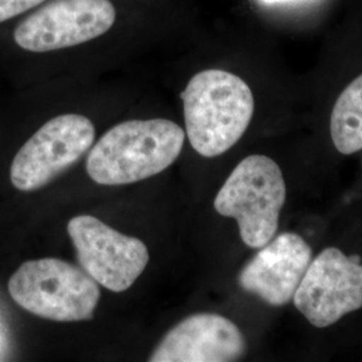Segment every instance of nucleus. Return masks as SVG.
Wrapping results in <instances>:
<instances>
[{
	"instance_id": "39448f33",
	"label": "nucleus",
	"mask_w": 362,
	"mask_h": 362,
	"mask_svg": "<svg viewBox=\"0 0 362 362\" xmlns=\"http://www.w3.org/2000/svg\"><path fill=\"white\" fill-rule=\"evenodd\" d=\"M95 128L88 117L62 115L47 121L13 157L10 177L22 192L43 188L91 148Z\"/></svg>"
},
{
	"instance_id": "9b49d317",
	"label": "nucleus",
	"mask_w": 362,
	"mask_h": 362,
	"mask_svg": "<svg viewBox=\"0 0 362 362\" xmlns=\"http://www.w3.org/2000/svg\"><path fill=\"white\" fill-rule=\"evenodd\" d=\"M330 134L337 151L351 155L362 149V74L341 93L330 116Z\"/></svg>"
},
{
	"instance_id": "1a4fd4ad",
	"label": "nucleus",
	"mask_w": 362,
	"mask_h": 362,
	"mask_svg": "<svg viewBox=\"0 0 362 362\" xmlns=\"http://www.w3.org/2000/svg\"><path fill=\"white\" fill-rule=\"evenodd\" d=\"M311 259L313 250L302 236L281 233L243 267L239 285L270 306H284L293 300Z\"/></svg>"
},
{
	"instance_id": "ddd939ff",
	"label": "nucleus",
	"mask_w": 362,
	"mask_h": 362,
	"mask_svg": "<svg viewBox=\"0 0 362 362\" xmlns=\"http://www.w3.org/2000/svg\"><path fill=\"white\" fill-rule=\"evenodd\" d=\"M266 4H275V3H285V1H291V0H262Z\"/></svg>"
},
{
	"instance_id": "f03ea898",
	"label": "nucleus",
	"mask_w": 362,
	"mask_h": 362,
	"mask_svg": "<svg viewBox=\"0 0 362 362\" xmlns=\"http://www.w3.org/2000/svg\"><path fill=\"white\" fill-rule=\"evenodd\" d=\"M185 129L194 151L216 157L230 151L254 116V95L233 73L209 69L191 78L181 93Z\"/></svg>"
},
{
	"instance_id": "423d86ee",
	"label": "nucleus",
	"mask_w": 362,
	"mask_h": 362,
	"mask_svg": "<svg viewBox=\"0 0 362 362\" xmlns=\"http://www.w3.org/2000/svg\"><path fill=\"white\" fill-rule=\"evenodd\" d=\"M294 306L315 327H327L362 308V264L336 247L311 259L297 291Z\"/></svg>"
},
{
	"instance_id": "0eeeda50",
	"label": "nucleus",
	"mask_w": 362,
	"mask_h": 362,
	"mask_svg": "<svg viewBox=\"0 0 362 362\" xmlns=\"http://www.w3.org/2000/svg\"><path fill=\"white\" fill-rule=\"evenodd\" d=\"M67 233L82 270L113 293L127 291L148 266L149 252L140 239L118 233L94 216L73 218Z\"/></svg>"
},
{
	"instance_id": "7ed1b4c3",
	"label": "nucleus",
	"mask_w": 362,
	"mask_h": 362,
	"mask_svg": "<svg viewBox=\"0 0 362 362\" xmlns=\"http://www.w3.org/2000/svg\"><path fill=\"white\" fill-rule=\"evenodd\" d=\"M285 202L286 182L279 165L267 156L251 155L231 172L214 207L221 216L236 220L243 243L259 250L278 231Z\"/></svg>"
},
{
	"instance_id": "f257e3e1",
	"label": "nucleus",
	"mask_w": 362,
	"mask_h": 362,
	"mask_svg": "<svg viewBox=\"0 0 362 362\" xmlns=\"http://www.w3.org/2000/svg\"><path fill=\"white\" fill-rule=\"evenodd\" d=\"M184 140L185 132L164 118L121 122L91 148L88 175L101 185H127L149 179L175 163Z\"/></svg>"
},
{
	"instance_id": "f8f14e48",
	"label": "nucleus",
	"mask_w": 362,
	"mask_h": 362,
	"mask_svg": "<svg viewBox=\"0 0 362 362\" xmlns=\"http://www.w3.org/2000/svg\"><path fill=\"white\" fill-rule=\"evenodd\" d=\"M45 0H0V23L38 7Z\"/></svg>"
},
{
	"instance_id": "6e6552de",
	"label": "nucleus",
	"mask_w": 362,
	"mask_h": 362,
	"mask_svg": "<svg viewBox=\"0 0 362 362\" xmlns=\"http://www.w3.org/2000/svg\"><path fill=\"white\" fill-rule=\"evenodd\" d=\"M115 22L110 0H52L19 23L13 39L27 52L62 50L104 35Z\"/></svg>"
},
{
	"instance_id": "20e7f679",
	"label": "nucleus",
	"mask_w": 362,
	"mask_h": 362,
	"mask_svg": "<svg viewBox=\"0 0 362 362\" xmlns=\"http://www.w3.org/2000/svg\"><path fill=\"white\" fill-rule=\"evenodd\" d=\"M8 293L22 309L55 322L89 321L101 297L88 272L55 258L25 262L10 278Z\"/></svg>"
},
{
	"instance_id": "9d476101",
	"label": "nucleus",
	"mask_w": 362,
	"mask_h": 362,
	"mask_svg": "<svg viewBox=\"0 0 362 362\" xmlns=\"http://www.w3.org/2000/svg\"><path fill=\"white\" fill-rule=\"evenodd\" d=\"M239 327L219 314H194L170 329L151 362H231L246 354Z\"/></svg>"
}]
</instances>
